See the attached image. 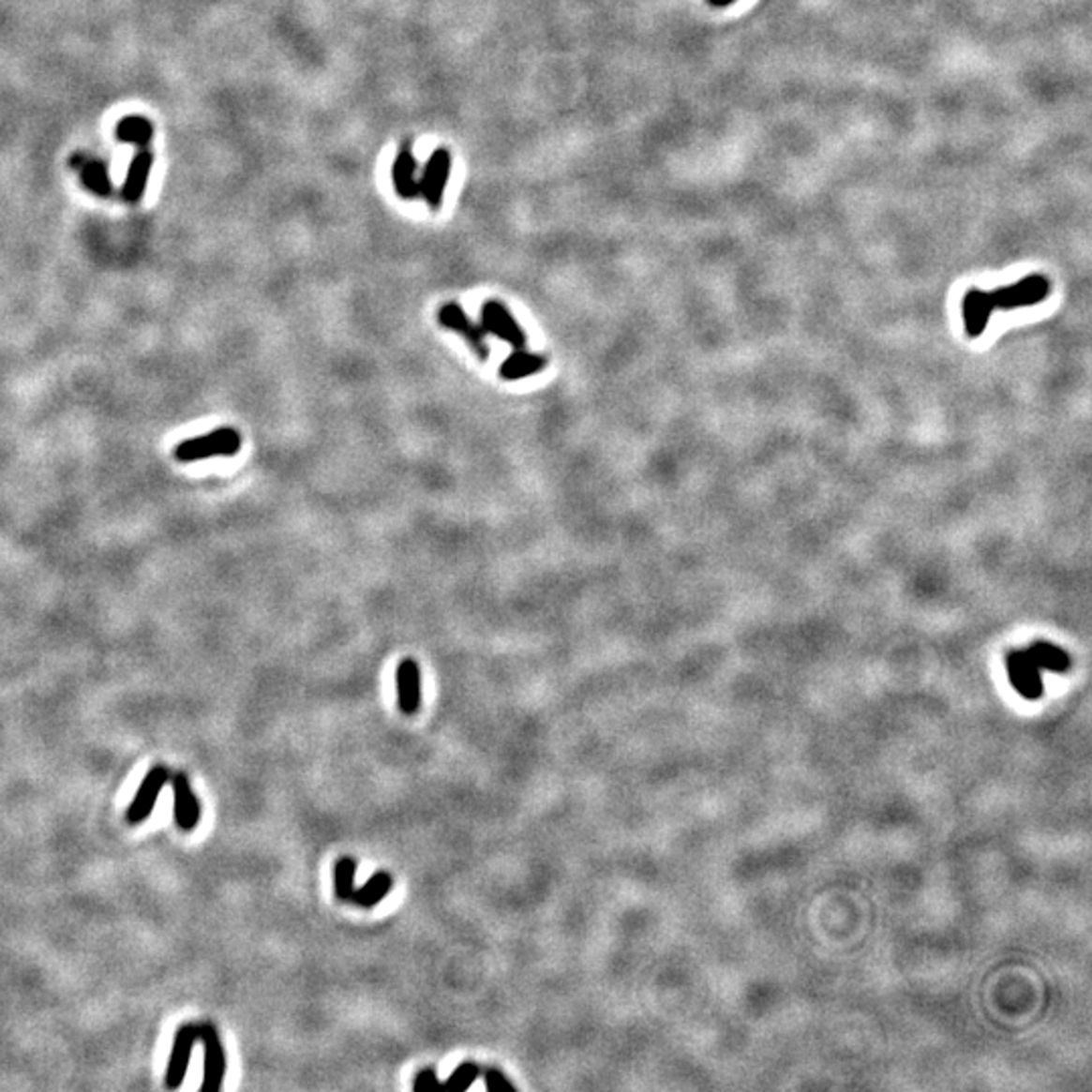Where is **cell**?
Here are the masks:
<instances>
[{
    "instance_id": "cell-1",
    "label": "cell",
    "mask_w": 1092,
    "mask_h": 1092,
    "mask_svg": "<svg viewBox=\"0 0 1092 1092\" xmlns=\"http://www.w3.org/2000/svg\"><path fill=\"white\" fill-rule=\"evenodd\" d=\"M1050 293V281L1044 276H1027L1018 284L997 288L995 292L971 290L963 300V318L967 334L978 338L983 334L994 310H1016L1024 306H1036Z\"/></svg>"
},
{
    "instance_id": "cell-2",
    "label": "cell",
    "mask_w": 1092,
    "mask_h": 1092,
    "mask_svg": "<svg viewBox=\"0 0 1092 1092\" xmlns=\"http://www.w3.org/2000/svg\"><path fill=\"white\" fill-rule=\"evenodd\" d=\"M1006 664L1010 672V682L1013 684V688H1016L1024 698L1034 700L1038 696H1042V678H1040V670L1044 667V670L1066 672L1070 666V658L1064 650L1046 644V641H1040V644H1034L1027 650L1008 653Z\"/></svg>"
},
{
    "instance_id": "cell-3",
    "label": "cell",
    "mask_w": 1092,
    "mask_h": 1092,
    "mask_svg": "<svg viewBox=\"0 0 1092 1092\" xmlns=\"http://www.w3.org/2000/svg\"><path fill=\"white\" fill-rule=\"evenodd\" d=\"M241 433L235 427H218L207 435L192 437L174 447V457L181 464L209 459V457H231L241 452Z\"/></svg>"
},
{
    "instance_id": "cell-4",
    "label": "cell",
    "mask_w": 1092,
    "mask_h": 1092,
    "mask_svg": "<svg viewBox=\"0 0 1092 1092\" xmlns=\"http://www.w3.org/2000/svg\"><path fill=\"white\" fill-rule=\"evenodd\" d=\"M178 1030L195 1038V1042H202L204 1046V1078L201 1085V1092H217L221 1090L227 1070V1058L221 1044V1036H218L217 1027L209 1022L202 1024H185Z\"/></svg>"
},
{
    "instance_id": "cell-5",
    "label": "cell",
    "mask_w": 1092,
    "mask_h": 1092,
    "mask_svg": "<svg viewBox=\"0 0 1092 1092\" xmlns=\"http://www.w3.org/2000/svg\"><path fill=\"white\" fill-rule=\"evenodd\" d=\"M449 176H452V152L437 148L419 174V195L431 211L441 209Z\"/></svg>"
},
{
    "instance_id": "cell-6",
    "label": "cell",
    "mask_w": 1092,
    "mask_h": 1092,
    "mask_svg": "<svg viewBox=\"0 0 1092 1092\" xmlns=\"http://www.w3.org/2000/svg\"><path fill=\"white\" fill-rule=\"evenodd\" d=\"M482 328L486 334H492V337L510 344L514 351L526 349V342H529V337L514 320L512 312L498 300H487L482 306Z\"/></svg>"
},
{
    "instance_id": "cell-7",
    "label": "cell",
    "mask_w": 1092,
    "mask_h": 1092,
    "mask_svg": "<svg viewBox=\"0 0 1092 1092\" xmlns=\"http://www.w3.org/2000/svg\"><path fill=\"white\" fill-rule=\"evenodd\" d=\"M437 320H440V324L443 328H449V330H454L456 334H459V337L468 342L470 349L482 358V361H486V358L490 356V349H487V342H486V330L480 324H475L459 304H456V302L443 304L440 307V312H437Z\"/></svg>"
},
{
    "instance_id": "cell-8",
    "label": "cell",
    "mask_w": 1092,
    "mask_h": 1092,
    "mask_svg": "<svg viewBox=\"0 0 1092 1092\" xmlns=\"http://www.w3.org/2000/svg\"><path fill=\"white\" fill-rule=\"evenodd\" d=\"M169 781H171V769L169 767L157 765L148 770V775L144 777L142 785H140L132 805L127 807V814H126L127 824L138 826V824H142L146 817H150L154 805H157V801H158V795H160L162 787Z\"/></svg>"
},
{
    "instance_id": "cell-9",
    "label": "cell",
    "mask_w": 1092,
    "mask_h": 1092,
    "mask_svg": "<svg viewBox=\"0 0 1092 1092\" xmlns=\"http://www.w3.org/2000/svg\"><path fill=\"white\" fill-rule=\"evenodd\" d=\"M419 166L415 160V154L413 148H411V142H403L399 152H396V157L393 160L391 166V181L395 187V192L405 201H413L415 197H419Z\"/></svg>"
},
{
    "instance_id": "cell-10",
    "label": "cell",
    "mask_w": 1092,
    "mask_h": 1092,
    "mask_svg": "<svg viewBox=\"0 0 1092 1092\" xmlns=\"http://www.w3.org/2000/svg\"><path fill=\"white\" fill-rule=\"evenodd\" d=\"M396 698L403 714L413 716L421 706V667L415 660L405 658L396 666Z\"/></svg>"
},
{
    "instance_id": "cell-11",
    "label": "cell",
    "mask_w": 1092,
    "mask_h": 1092,
    "mask_svg": "<svg viewBox=\"0 0 1092 1092\" xmlns=\"http://www.w3.org/2000/svg\"><path fill=\"white\" fill-rule=\"evenodd\" d=\"M174 787V819L183 831H192L201 819V805L190 789L188 777L185 773H171Z\"/></svg>"
},
{
    "instance_id": "cell-12",
    "label": "cell",
    "mask_w": 1092,
    "mask_h": 1092,
    "mask_svg": "<svg viewBox=\"0 0 1092 1092\" xmlns=\"http://www.w3.org/2000/svg\"><path fill=\"white\" fill-rule=\"evenodd\" d=\"M152 164H154V154L148 148H138V152L134 154V158L130 162V169H127L124 187H122V199L127 204H138L140 201H142L146 187H148Z\"/></svg>"
},
{
    "instance_id": "cell-13",
    "label": "cell",
    "mask_w": 1092,
    "mask_h": 1092,
    "mask_svg": "<svg viewBox=\"0 0 1092 1092\" xmlns=\"http://www.w3.org/2000/svg\"><path fill=\"white\" fill-rule=\"evenodd\" d=\"M546 356L529 352L526 349H516L506 361L500 365V377L504 381H520L532 377L546 368Z\"/></svg>"
},
{
    "instance_id": "cell-14",
    "label": "cell",
    "mask_w": 1092,
    "mask_h": 1092,
    "mask_svg": "<svg viewBox=\"0 0 1092 1092\" xmlns=\"http://www.w3.org/2000/svg\"><path fill=\"white\" fill-rule=\"evenodd\" d=\"M71 166H75V169L80 171L85 188L92 190L96 197H112L113 187L110 181V174H108L106 166L101 164L99 160L87 158V157H83V154H77L75 158H71Z\"/></svg>"
},
{
    "instance_id": "cell-15",
    "label": "cell",
    "mask_w": 1092,
    "mask_h": 1092,
    "mask_svg": "<svg viewBox=\"0 0 1092 1092\" xmlns=\"http://www.w3.org/2000/svg\"><path fill=\"white\" fill-rule=\"evenodd\" d=\"M115 138L122 144L146 148L154 138V126L144 115H126L115 126Z\"/></svg>"
},
{
    "instance_id": "cell-16",
    "label": "cell",
    "mask_w": 1092,
    "mask_h": 1092,
    "mask_svg": "<svg viewBox=\"0 0 1092 1092\" xmlns=\"http://www.w3.org/2000/svg\"><path fill=\"white\" fill-rule=\"evenodd\" d=\"M391 889H393L391 874L389 872H375L365 882V886H361V889H354L349 903H352L356 906H363V908H372L384 901V896L391 892Z\"/></svg>"
},
{
    "instance_id": "cell-17",
    "label": "cell",
    "mask_w": 1092,
    "mask_h": 1092,
    "mask_svg": "<svg viewBox=\"0 0 1092 1092\" xmlns=\"http://www.w3.org/2000/svg\"><path fill=\"white\" fill-rule=\"evenodd\" d=\"M358 862L354 858L344 856L337 864H334V892L340 901L349 903L354 892V876H356Z\"/></svg>"
},
{
    "instance_id": "cell-18",
    "label": "cell",
    "mask_w": 1092,
    "mask_h": 1092,
    "mask_svg": "<svg viewBox=\"0 0 1092 1092\" xmlns=\"http://www.w3.org/2000/svg\"><path fill=\"white\" fill-rule=\"evenodd\" d=\"M480 1076H482V1066L478 1062H471V1060L461 1062L445 1083H440V1088L447 1090V1092L468 1090L475 1081H478Z\"/></svg>"
},
{
    "instance_id": "cell-19",
    "label": "cell",
    "mask_w": 1092,
    "mask_h": 1092,
    "mask_svg": "<svg viewBox=\"0 0 1092 1092\" xmlns=\"http://www.w3.org/2000/svg\"><path fill=\"white\" fill-rule=\"evenodd\" d=\"M482 1074H484L487 1092H516V1086L508 1081V1076L502 1070L487 1069V1070H482Z\"/></svg>"
},
{
    "instance_id": "cell-20",
    "label": "cell",
    "mask_w": 1092,
    "mask_h": 1092,
    "mask_svg": "<svg viewBox=\"0 0 1092 1092\" xmlns=\"http://www.w3.org/2000/svg\"><path fill=\"white\" fill-rule=\"evenodd\" d=\"M440 1083H441V1081H440V1078H437V1072H435V1069H426V1070H421V1072L415 1076L413 1088H415L417 1092H421V1090H433V1088H440Z\"/></svg>"
},
{
    "instance_id": "cell-21",
    "label": "cell",
    "mask_w": 1092,
    "mask_h": 1092,
    "mask_svg": "<svg viewBox=\"0 0 1092 1092\" xmlns=\"http://www.w3.org/2000/svg\"><path fill=\"white\" fill-rule=\"evenodd\" d=\"M709 3H711L712 7H716V8H725V7H728V5L735 3V0H709Z\"/></svg>"
}]
</instances>
